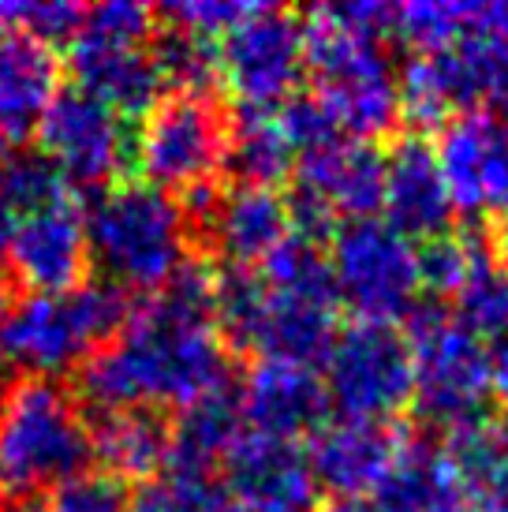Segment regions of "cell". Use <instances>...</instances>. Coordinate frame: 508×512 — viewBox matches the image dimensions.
I'll return each instance as SVG.
<instances>
[{
	"label": "cell",
	"instance_id": "cell-1",
	"mask_svg": "<svg viewBox=\"0 0 508 512\" xmlns=\"http://www.w3.org/2000/svg\"><path fill=\"white\" fill-rule=\"evenodd\" d=\"M213 299L217 273L187 262L161 292L131 307L127 326L79 367V397L98 412H184L228 389V341Z\"/></svg>",
	"mask_w": 508,
	"mask_h": 512
},
{
	"label": "cell",
	"instance_id": "cell-2",
	"mask_svg": "<svg viewBox=\"0 0 508 512\" xmlns=\"http://www.w3.org/2000/svg\"><path fill=\"white\" fill-rule=\"evenodd\" d=\"M303 34L314 98L333 116L340 135L370 143L393 128L404 116L400 79L389 57L393 8L370 0L322 4L307 15Z\"/></svg>",
	"mask_w": 508,
	"mask_h": 512
},
{
	"label": "cell",
	"instance_id": "cell-3",
	"mask_svg": "<svg viewBox=\"0 0 508 512\" xmlns=\"http://www.w3.org/2000/svg\"><path fill=\"white\" fill-rule=\"evenodd\" d=\"M86 240L109 285L154 296L191 262V217L184 202L157 187L116 180L86 202Z\"/></svg>",
	"mask_w": 508,
	"mask_h": 512
},
{
	"label": "cell",
	"instance_id": "cell-4",
	"mask_svg": "<svg viewBox=\"0 0 508 512\" xmlns=\"http://www.w3.org/2000/svg\"><path fill=\"white\" fill-rule=\"evenodd\" d=\"M94 460L90 423L57 378H15L0 389V490L15 501L57 490Z\"/></svg>",
	"mask_w": 508,
	"mask_h": 512
},
{
	"label": "cell",
	"instance_id": "cell-5",
	"mask_svg": "<svg viewBox=\"0 0 508 512\" xmlns=\"http://www.w3.org/2000/svg\"><path fill=\"white\" fill-rule=\"evenodd\" d=\"M127 318V292L109 281H83L68 292H27L0 318V363L19 370V378H57L83 367Z\"/></svg>",
	"mask_w": 508,
	"mask_h": 512
},
{
	"label": "cell",
	"instance_id": "cell-6",
	"mask_svg": "<svg viewBox=\"0 0 508 512\" xmlns=\"http://www.w3.org/2000/svg\"><path fill=\"white\" fill-rule=\"evenodd\" d=\"M157 12L135 0H105L83 12L71 34L75 86L113 105L116 113H150L165 98V79L154 57Z\"/></svg>",
	"mask_w": 508,
	"mask_h": 512
},
{
	"label": "cell",
	"instance_id": "cell-7",
	"mask_svg": "<svg viewBox=\"0 0 508 512\" xmlns=\"http://www.w3.org/2000/svg\"><path fill=\"white\" fill-rule=\"evenodd\" d=\"M142 184L187 202L213 191L228 161V120L210 94H165L135 131Z\"/></svg>",
	"mask_w": 508,
	"mask_h": 512
},
{
	"label": "cell",
	"instance_id": "cell-8",
	"mask_svg": "<svg viewBox=\"0 0 508 512\" xmlns=\"http://www.w3.org/2000/svg\"><path fill=\"white\" fill-rule=\"evenodd\" d=\"M400 105L415 124H449L471 113L508 116V30L415 53L400 75Z\"/></svg>",
	"mask_w": 508,
	"mask_h": 512
},
{
	"label": "cell",
	"instance_id": "cell-9",
	"mask_svg": "<svg viewBox=\"0 0 508 512\" xmlns=\"http://www.w3.org/2000/svg\"><path fill=\"white\" fill-rule=\"evenodd\" d=\"M329 270L337 299L348 303L359 322L411 318L426 288L423 251L381 217L344 221L329 240Z\"/></svg>",
	"mask_w": 508,
	"mask_h": 512
},
{
	"label": "cell",
	"instance_id": "cell-10",
	"mask_svg": "<svg viewBox=\"0 0 508 512\" xmlns=\"http://www.w3.org/2000/svg\"><path fill=\"white\" fill-rule=\"evenodd\" d=\"M411 367H415V412L434 427H464L479 419L490 393V352L464 322L445 307L411 311Z\"/></svg>",
	"mask_w": 508,
	"mask_h": 512
},
{
	"label": "cell",
	"instance_id": "cell-11",
	"mask_svg": "<svg viewBox=\"0 0 508 512\" xmlns=\"http://www.w3.org/2000/svg\"><path fill=\"white\" fill-rule=\"evenodd\" d=\"M307 75L303 19L277 4H251L217 42V83L240 109H281Z\"/></svg>",
	"mask_w": 508,
	"mask_h": 512
},
{
	"label": "cell",
	"instance_id": "cell-12",
	"mask_svg": "<svg viewBox=\"0 0 508 512\" xmlns=\"http://www.w3.org/2000/svg\"><path fill=\"white\" fill-rule=\"evenodd\" d=\"M322 385L344 419L389 423L415 397L408 333L389 322H352L337 329L325 352Z\"/></svg>",
	"mask_w": 508,
	"mask_h": 512
},
{
	"label": "cell",
	"instance_id": "cell-13",
	"mask_svg": "<svg viewBox=\"0 0 508 512\" xmlns=\"http://www.w3.org/2000/svg\"><path fill=\"white\" fill-rule=\"evenodd\" d=\"M292 221L307 236H329L344 221L374 217L385 187V154L363 139L337 135L296 157Z\"/></svg>",
	"mask_w": 508,
	"mask_h": 512
},
{
	"label": "cell",
	"instance_id": "cell-14",
	"mask_svg": "<svg viewBox=\"0 0 508 512\" xmlns=\"http://www.w3.org/2000/svg\"><path fill=\"white\" fill-rule=\"evenodd\" d=\"M38 139H42L38 154L79 191L113 187L135 154V131L127 116L79 86L60 90L45 113Z\"/></svg>",
	"mask_w": 508,
	"mask_h": 512
},
{
	"label": "cell",
	"instance_id": "cell-15",
	"mask_svg": "<svg viewBox=\"0 0 508 512\" xmlns=\"http://www.w3.org/2000/svg\"><path fill=\"white\" fill-rule=\"evenodd\" d=\"M0 270L30 292H68L83 285L90 270L83 191H68L30 217L0 251Z\"/></svg>",
	"mask_w": 508,
	"mask_h": 512
},
{
	"label": "cell",
	"instance_id": "cell-16",
	"mask_svg": "<svg viewBox=\"0 0 508 512\" xmlns=\"http://www.w3.org/2000/svg\"><path fill=\"white\" fill-rule=\"evenodd\" d=\"M187 217H195L213 251L236 270L262 266L296 228L281 191L254 184H232L228 191L213 187L187 202Z\"/></svg>",
	"mask_w": 508,
	"mask_h": 512
},
{
	"label": "cell",
	"instance_id": "cell-17",
	"mask_svg": "<svg viewBox=\"0 0 508 512\" xmlns=\"http://www.w3.org/2000/svg\"><path fill=\"white\" fill-rule=\"evenodd\" d=\"M423 277L426 285L452 299V318L464 322L475 337L494 341L508 329V281L497 270L494 247L482 236L449 232L426 243Z\"/></svg>",
	"mask_w": 508,
	"mask_h": 512
},
{
	"label": "cell",
	"instance_id": "cell-18",
	"mask_svg": "<svg viewBox=\"0 0 508 512\" xmlns=\"http://www.w3.org/2000/svg\"><path fill=\"white\" fill-rule=\"evenodd\" d=\"M225 490L243 512H314V483L307 449L296 441L266 438L243 430V438L225 456Z\"/></svg>",
	"mask_w": 508,
	"mask_h": 512
},
{
	"label": "cell",
	"instance_id": "cell-19",
	"mask_svg": "<svg viewBox=\"0 0 508 512\" xmlns=\"http://www.w3.org/2000/svg\"><path fill=\"white\" fill-rule=\"evenodd\" d=\"M385 225H393L411 243H434L452 232L456 202L434 146L423 135H404L385 150V187H381Z\"/></svg>",
	"mask_w": 508,
	"mask_h": 512
},
{
	"label": "cell",
	"instance_id": "cell-20",
	"mask_svg": "<svg viewBox=\"0 0 508 512\" xmlns=\"http://www.w3.org/2000/svg\"><path fill=\"white\" fill-rule=\"evenodd\" d=\"M404 438L408 430L393 423H367L344 415L337 423H322L307 449L314 483L325 486L333 498H374L385 475L393 471Z\"/></svg>",
	"mask_w": 508,
	"mask_h": 512
},
{
	"label": "cell",
	"instance_id": "cell-21",
	"mask_svg": "<svg viewBox=\"0 0 508 512\" xmlns=\"http://www.w3.org/2000/svg\"><path fill=\"white\" fill-rule=\"evenodd\" d=\"M57 49L23 30H0V157L23 154L57 101Z\"/></svg>",
	"mask_w": 508,
	"mask_h": 512
},
{
	"label": "cell",
	"instance_id": "cell-22",
	"mask_svg": "<svg viewBox=\"0 0 508 512\" xmlns=\"http://www.w3.org/2000/svg\"><path fill=\"white\" fill-rule=\"evenodd\" d=\"M236 400H240L243 427H251V434L281 441L314 434L325 423V408H329L325 385L314 367L288 363V359H254L236 389Z\"/></svg>",
	"mask_w": 508,
	"mask_h": 512
},
{
	"label": "cell",
	"instance_id": "cell-23",
	"mask_svg": "<svg viewBox=\"0 0 508 512\" xmlns=\"http://www.w3.org/2000/svg\"><path fill=\"white\" fill-rule=\"evenodd\" d=\"M90 441L101 471L116 475L120 483H150L169 468L172 427L150 408L98 412V423H90Z\"/></svg>",
	"mask_w": 508,
	"mask_h": 512
},
{
	"label": "cell",
	"instance_id": "cell-24",
	"mask_svg": "<svg viewBox=\"0 0 508 512\" xmlns=\"http://www.w3.org/2000/svg\"><path fill=\"white\" fill-rule=\"evenodd\" d=\"M381 512H471L445 449L408 434L393 471L378 486Z\"/></svg>",
	"mask_w": 508,
	"mask_h": 512
},
{
	"label": "cell",
	"instance_id": "cell-25",
	"mask_svg": "<svg viewBox=\"0 0 508 512\" xmlns=\"http://www.w3.org/2000/svg\"><path fill=\"white\" fill-rule=\"evenodd\" d=\"M456 483L471 512H508V423L505 419H471L449 430L445 441Z\"/></svg>",
	"mask_w": 508,
	"mask_h": 512
},
{
	"label": "cell",
	"instance_id": "cell-26",
	"mask_svg": "<svg viewBox=\"0 0 508 512\" xmlns=\"http://www.w3.org/2000/svg\"><path fill=\"white\" fill-rule=\"evenodd\" d=\"M508 30V4L494 0H411L393 8V34L415 49V53H434L445 45L471 38V34H490Z\"/></svg>",
	"mask_w": 508,
	"mask_h": 512
},
{
	"label": "cell",
	"instance_id": "cell-27",
	"mask_svg": "<svg viewBox=\"0 0 508 512\" xmlns=\"http://www.w3.org/2000/svg\"><path fill=\"white\" fill-rule=\"evenodd\" d=\"M243 438V415L236 393H210V397L195 400L191 408L180 412L172 423V471H195V475H210L217 464H225L228 449Z\"/></svg>",
	"mask_w": 508,
	"mask_h": 512
},
{
	"label": "cell",
	"instance_id": "cell-28",
	"mask_svg": "<svg viewBox=\"0 0 508 512\" xmlns=\"http://www.w3.org/2000/svg\"><path fill=\"white\" fill-rule=\"evenodd\" d=\"M225 169L236 184L277 187L296 169V146L288 139L281 109H236L228 120Z\"/></svg>",
	"mask_w": 508,
	"mask_h": 512
},
{
	"label": "cell",
	"instance_id": "cell-29",
	"mask_svg": "<svg viewBox=\"0 0 508 512\" xmlns=\"http://www.w3.org/2000/svg\"><path fill=\"white\" fill-rule=\"evenodd\" d=\"M154 57L169 94H210L217 83V45L184 27L154 34Z\"/></svg>",
	"mask_w": 508,
	"mask_h": 512
},
{
	"label": "cell",
	"instance_id": "cell-30",
	"mask_svg": "<svg viewBox=\"0 0 508 512\" xmlns=\"http://www.w3.org/2000/svg\"><path fill=\"white\" fill-rule=\"evenodd\" d=\"M131 512H243L221 479L195 475V471L165 468L150 483L139 486V494L127 505Z\"/></svg>",
	"mask_w": 508,
	"mask_h": 512
},
{
	"label": "cell",
	"instance_id": "cell-31",
	"mask_svg": "<svg viewBox=\"0 0 508 512\" xmlns=\"http://www.w3.org/2000/svg\"><path fill=\"white\" fill-rule=\"evenodd\" d=\"M83 12L86 8L79 4H60V0H15L0 4V30H23L30 38L53 45L79 30Z\"/></svg>",
	"mask_w": 508,
	"mask_h": 512
},
{
	"label": "cell",
	"instance_id": "cell-32",
	"mask_svg": "<svg viewBox=\"0 0 508 512\" xmlns=\"http://www.w3.org/2000/svg\"><path fill=\"white\" fill-rule=\"evenodd\" d=\"M127 483L109 471H79L49 498V512H127Z\"/></svg>",
	"mask_w": 508,
	"mask_h": 512
},
{
	"label": "cell",
	"instance_id": "cell-33",
	"mask_svg": "<svg viewBox=\"0 0 508 512\" xmlns=\"http://www.w3.org/2000/svg\"><path fill=\"white\" fill-rule=\"evenodd\" d=\"M251 4H232V0H184V4H165L161 15L169 19L172 27H184L202 38H221L236 19L247 15Z\"/></svg>",
	"mask_w": 508,
	"mask_h": 512
},
{
	"label": "cell",
	"instance_id": "cell-34",
	"mask_svg": "<svg viewBox=\"0 0 508 512\" xmlns=\"http://www.w3.org/2000/svg\"><path fill=\"white\" fill-rule=\"evenodd\" d=\"M482 210L508 221V120H494L486 172H482Z\"/></svg>",
	"mask_w": 508,
	"mask_h": 512
},
{
	"label": "cell",
	"instance_id": "cell-35",
	"mask_svg": "<svg viewBox=\"0 0 508 512\" xmlns=\"http://www.w3.org/2000/svg\"><path fill=\"white\" fill-rule=\"evenodd\" d=\"M486 352H490V393L508 404V329L486 344Z\"/></svg>",
	"mask_w": 508,
	"mask_h": 512
},
{
	"label": "cell",
	"instance_id": "cell-36",
	"mask_svg": "<svg viewBox=\"0 0 508 512\" xmlns=\"http://www.w3.org/2000/svg\"><path fill=\"white\" fill-rule=\"evenodd\" d=\"M314 512H381V505L374 498H329Z\"/></svg>",
	"mask_w": 508,
	"mask_h": 512
},
{
	"label": "cell",
	"instance_id": "cell-37",
	"mask_svg": "<svg viewBox=\"0 0 508 512\" xmlns=\"http://www.w3.org/2000/svg\"><path fill=\"white\" fill-rule=\"evenodd\" d=\"M494 247V258H497V270L505 273V281H508V221L501 228H497V240L490 243Z\"/></svg>",
	"mask_w": 508,
	"mask_h": 512
},
{
	"label": "cell",
	"instance_id": "cell-38",
	"mask_svg": "<svg viewBox=\"0 0 508 512\" xmlns=\"http://www.w3.org/2000/svg\"><path fill=\"white\" fill-rule=\"evenodd\" d=\"M8 512H49V509H45L42 501L27 498V501H15V505H12V509H8Z\"/></svg>",
	"mask_w": 508,
	"mask_h": 512
},
{
	"label": "cell",
	"instance_id": "cell-39",
	"mask_svg": "<svg viewBox=\"0 0 508 512\" xmlns=\"http://www.w3.org/2000/svg\"><path fill=\"white\" fill-rule=\"evenodd\" d=\"M8 307H12V299H8V277H4V270H0V318H4Z\"/></svg>",
	"mask_w": 508,
	"mask_h": 512
}]
</instances>
